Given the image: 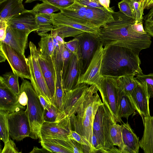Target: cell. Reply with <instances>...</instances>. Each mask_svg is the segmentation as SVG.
<instances>
[{
	"label": "cell",
	"instance_id": "1",
	"mask_svg": "<svg viewBox=\"0 0 153 153\" xmlns=\"http://www.w3.org/2000/svg\"><path fill=\"white\" fill-rule=\"evenodd\" d=\"M113 19L100 27L98 38L103 47L110 45L130 48L139 54L149 48L151 37L148 33L143 34L134 31L131 25L135 20L119 11L111 13Z\"/></svg>",
	"mask_w": 153,
	"mask_h": 153
},
{
	"label": "cell",
	"instance_id": "2",
	"mask_svg": "<svg viewBox=\"0 0 153 153\" xmlns=\"http://www.w3.org/2000/svg\"><path fill=\"white\" fill-rule=\"evenodd\" d=\"M104 48L101 74L102 76L117 78L143 74L139 54L126 47L110 45Z\"/></svg>",
	"mask_w": 153,
	"mask_h": 153
},
{
	"label": "cell",
	"instance_id": "3",
	"mask_svg": "<svg viewBox=\"0 0 153 153\" xmlns=\"http://www.w3.org/2000/svg\"><path fill=\"white\" fill-rule=\"evenodd\" d=\"M98 89L95 85H92L87 89L84 101L78 109L76 113L69 118L71 127L88 141L92 153V139L93 127L97 109L103 103L97 93Z\"/></svg>",
	"mask_w": 153,
	"mask_h": 153
},
{
	"label": "cell",
	"instance_id": "4",
	"mask_svg": "<svg viewBox=\"0 0 153 153\" xmlns=\"http://www.w3.org/2000/svg\"><path fill=\"white\" fill-rule=\"evenodd\" d=\"M59 8L65 15L94 27H100L114 19L111 13L107 10L85 6L75 1L69 7Z\"/></svg>",
	"mask_w": 153,
	"mask_h": 153
},
{
	"label": "cell",
	"instance_id": "5",
	"mask_svg": "<svg viewBox=\"0 0 153 153\" xmlns=\"http://www.w3.org/2000/svg\"><path fill=\"white\" fill-rule=\"evenodd\" d=\"M117 123L107 106L104 103L98 107L94 121L93 133L96 137L102 149L98 152L110 153L114 145L110 136L112 125Z\"/></svg>",
	"mask_w": 153,
	"mask_h": 153
},
{
	"label": "cell",
	"instance_id": "6",
	"mask_svg": "<svg viewBox=\"0 0 153 153\" xmlns=\"http://www.w3.org/2000/svg\"><path fill=\"white\" fill-rule=\"evenodd\" d=\"M20 87L25 92L28 98L25 110L30 126V137L34 139L39 138L42 126L44 122V109L31 83L23 79Z\"/></svg>",
	"mask_w": 153,
	"mask_h": 153
},
{
	"label": "cell",
	"instance_id": "7",
	"mask_svg": "<svg viewBox=\"0 0 153 153\" xmlns=\"http://www.w3.org/2000/svg\"><path fill=\"white\" fill-rule=\"evenodd\" d=\"M53 23L61 36L64 39L75 37L83 32L99 36L100 27L91 26L68 17L60 12L51 14Z\"/></svg>",
	"mask_w": 153,
	"mask_h": 153
},
{
	"label": "cell",
	"instance_id": "8",
	"mask_svg": "<svg viewBox=\"0 0 153 153\" xmlns=\"http://www.w3.org/2000/svg\"><path fill=\"white\" fill-rule=\"evenodd\" d=\"M29 46L30 54L27 59L31 84L38 96H43L47 102L51 105L52 97L38 62L39 51L32 42H30Z\"/></svg>",
	"mask_w": 153,
	"mask_h": 153
},
{
	"label": "cell",
	"instance_id": "9",
	"mask_svg": "<svg viewBox=\"0 0 153 153\" xmlns=\"http://www.w3.org/2000/svg\"><path fill=\"white\" fill-rule=\"evenodd\" d=\"M97 87L100 93L103 103L108 107L117 123L121 94L116 78L103 76Z\"/></svg>",
	"mask_w": 153,
	"mask_h": 153
},
{
	"label": "cell",
	"instance_id": "10",
	"mask_svg": "<svg viewBox=\"0 0 153 153\" xmlns=\"http://www.w3.org/2000/svg\"><path fill=\"white\" fill-rule=\"evenodd\" d=\"M75 37L79 40L81 50L80 77L86 71L100 42L98 36L90 33L84 32Z\"/></svg>",
	"mask_w": 153,
	"mask_h": 153
},
{
	"label": "cell",
	"instance_id": "11",
	"mask_svg": "<svg viewBox=\"0 0 153 153\" xmlns=\"http://www.w3.org/2000/svg\"><path fill=\"white\" fill-rule=\"evenodd\" d=\"M23 110L8 113L7 116L10 137L18 141L30 137V133L28 116Z\"/></svg>",
	"mask_w": 153,
	"mask_h": 153
},
{
	"label": "cell",
	"instance_id": "12",
	"mask_svg": "<svg viewBox=\"0 0 153 153\" xmlns=\"http://www.w3.org/2000/svg\"><path fill=\"white\" fill-rule=\"evenodd\" d=\"M1 51L4 54L12 71L22 79H30L27 59L25 55L16 51L7 44L0 42Z\"/></svg>",
	"mask_w": 153,
	"mask_h": 153
},
{
	"label": "cell",
	"instance_id": "13",
	"mask_svg": "<svg viewBox=\"0 0 153 153\" xmlns=\"http://www.w3.org/2000/svg\"><path fill=\"white\" fill-rule=\"evenodd\" d=\"M72 130L68 117L58 122H44L41 128L39 139L40 140L51 138L67 140L69 139L68 136Z\"/></svg>",
	"mask_w": 153,
	"mask_h": 153
},
{
	"label": "cell",
	"instance_id": "14",
	"mask_svg": "<svg viewBox=\"0 0 153 153\" xmlns=\"http://www.w3.org/2000/svg\"><path fill=\"white\" fill-rule=\"evenodd\" d=\"M103 54V47L100 42L86 71L79 78L78 85L85 83L96 86L98 85L103 77L101 71Z\"/></svg>",
	"mask_w": 153,
	"mask_h": 153
},
{
	"label": "cell",
	"instance_id": "15",
	"mask_svg": "<svg viewBox=\"0 0 153 153\" xmlns=\"http://www.w3.org/2000/svg\"><path fill=\"white\" fill-rule=\"evenodd\" d=\"M89 85L79 84L74 89L65 93L63 99V110L69 117L75 114L85 100Z\"/></svg>",
	"mask_w": 153,
	"mask_h": 153
},
{
	"label": "cell",
	"instance_id": "16",
	"mask_svg": "<svg viewBox=\"0 0 153 153\" xmlns=\"http://www.w3.org/2000/svg\"><path fill=\"white\" fill-rule=\"evenodd\" d=\"M130 97L136 110L141 117L143 122L145 117L150 116V97L146 87L139 82L132 92Z\"/></svg>",
	"mask_w": 153,
	"mask_h": 153
},
{
	"label": "cell",
	"instance_id": "17",
	"mask_svg": "<svg viewBox=\"0 0 153 153\" xmlns=\"http://www.w3.org/2000/svg\"><path fill=\"white\" fill-rule=\"evenodd\" d=\"M36 15L30 10H25L22 13L13 16L7 21L8 26L30 33L38 29Z\"/></svg>",
	"mask_w": 153,
	"mask_h": 153
},
{
	"label": "cell",
	"instance_id": "18",
	"mask_svg": "<svg viewBox=\"0 0 153 153\" xmlns=\"http://www.w3.org/2000/svg\"><path fill=\"white\" fill-rule=\"evenodd\" d=\"M80 58L77 54L72 53L66 74L62 80V86L65 93L75 88L80 77Z\"/></svg>",
	"mask_w": 153,
	"mask_h": 153
},
{
	"label": "cell",
	"instance_id": "19",
	"mask_svg": "<svg viewBox=\"0 0 153 153\" xmlns=\"http://www.w3.org/2000/svg\"><path fill=\"white\" fill-rule=\"evenodd\" d=\"M29 33L8 26L5 38L1 42L10 46L19 53L25 55Z\"/></svg>",
	"mask_w": 153,
	"mask_h": 153
},
{
	"label": "cell",
	"instance_id": "20",
	"mask_svg": "<svg viewBox=\"0 0 153 153\" xmlns=\"http://www.w3.org/2000/svg\"><path fill=\"white\" fill-rule=\"evenodd\" d=\"M25 107L19 102L18 95L0 83V110L12 113L24 110Z\"/></svg>",
	"mask_w": 153,
	"mask_h": 153
},
{
	"label": "cell",
	"instance_id": "21",
	"mask_svg": "<svg viewBox=\"0 0 153 153\" xmlns=\"http://www.w3.org/2000/svg\"><path fill=\"white\" fill-rule=\"evenodd\" d=\"M38 62L43 76L53 100L55 90L56 72L52 58H46L39 52Z\"/></svg>",
	"mask_w": 153,
	"mask_h": 153
},
{
	"label": "cell",
	"instance_id": "22",
	"mask_svg": "<svg viewBox=\"0 0 153 153\" xmlns=\"http://www.w3.org/2000/svg\"><path fill=\"white\" fill-rule=\"evenodd\" d=\"M125 153H138L140 146L139 137L137 136L128 121L121 125Z\"/></svg>",
	"mask_w": 153,
	"mask_h": 153
},
{
	"label": "cell",
	"instance_id": "23",
	"mask_svg": "<svg viewBox=\"0 0 153 153\" xmlns=\"http://www.w3.org/2000/svg\"><path fill=\"white\" fill-rule=\"evenodd\" d=\"M143 122L144 130L140 146L145 153H153V116L145 117Z\"/></svg>",
	"mask_w": 153,
	"mask_h": 153
},
{
	"label": "cell",
	"instance_id": "24",
	"mask_svg": "<svg viewBox=\"0 0 153 153\" xmlns=\"http://www.w3.org/2000/svg\"><path fill=\"white\" fill-rule=\"evenodd\" d=\"M6 2V3L0 12V19L5 20L8 21L25 10L22 3L17 0H8Z\"/></svg>",
	"mask_w": 153,
	"mask_h": 153
},
{
	"label": "cell",
	"instance_id": "25",
	"mask_svg": "<svg viewBox=\"0 0 153 153\" xmlns=\"http://www.w3.org/2000/svg\"><path fill=\"white\" fill-rule=\"evenodd\" d=\"M121 92V99L117 114L118 122L121 123L122 118L128 120L129 117L135 112L130 96L123 91Z\"/></svg>",
	"mask_w": 153,
	"mask_h": 153
},
{
	"label": "cell",
	"instance_id": "26",
	"mask_svg": "<svg viewBox=\"0 0 153 153\" xmlns=\"http://www.w3.org/2000/svg\"><path fill=\"white\" fill-rule=\"evenodd\" d=\"M35 18L38 27L36 31L39 36L44 35L54 28L51 14H38L36 15Z\"/></svg>",
	"mask_w": 153,
	"mask_h": 153
},
{
	"label": "cell",
	"instance_id": "27",
	"mask_svg": "<svg viewBox=\"0 0 153 153\" xmlns=\"http://www.w3.org/2000/svg\"><path fill=\"white\" fill-rule=\"evenodd\" d=\"M134 76L133 75H127L116 78L120 91L131 96L134 89L139 83Z\"/></svg>",
	"mask_w": 153,
	"mask_h": 153
},
{
	"label": "cell",
	"instance_id": "28",
	"mask_svg": "<svg viewBox=\"0 0 153 153\" xmlns=\"http://www.w3.org/2000/svg\"><path fill=\"white\" fill-rule=\"evenodd\" d=\"M38 45L39 51L42 55L46 58L52 57L55 49L51 33H47L41 36Z\"/></svg>",
	"mask_w": 153,
	"mask_h": 153
},
{
	"label": "cell",
	"instance_id": "29",
	"mask_svg": "<svg viewBox=\"0 0 153 153\" xmlns=\"http://www.w3.org/2000/svg\"><path fill=\"white\" fill-rule=\"evenodd\" d=\"M19 76L13 71L6 72L0 77V83L4 85L9 90L18 95L20 87L18 81Z\"/></svg>",
	"mask_w": 153,
	"mask_h": 153
},
{
	"label": "cell",
	"instance_id": "30",
	"mask_svg": "<svg viewBox=\"0 0 153 153\" xmlns=\"http://www.w3.org/2000/svg\"><path fill=\"white\" fill-rule=\"evenodd\" d=\"M45 122H54L61 121L67 117L64 111H62L53 104L48 109L44 110Z\"/></svg>",
	"mask_w": 153,
	"mask_h": 153
},
{
	"label": "cell",
	"instance_id": "31",
	"mask_svg": "<svg viewBox=\"0 0 153 153\" xmlns=\"http://www.w3.org/2000/svg\"><path fill=\"white\" fill-rule=\"evenodd\" d=\"M110 136L114 146H117L120 153H125V146L123 140L121 126L117 123L113 124L111 128Z\"/></svg>",
	"mask_w": 153,
	"mask_h": 153
},
{
	"label": "cell",
	"instance_id": "32",
	"mask_svg": "<svg viewBox=\"0 0 153 153\" xmlns=\"http://www.w3.org/2000/svg\"><path fill=\"white\" fill-rule=\"evenodd\" d=\"M72 53L66 49L64 45H62L59 50V57L62 80L66 74Z\"/></svg>",
	"mask_w": 153,
	"mask_h": 153
},
{
	"label": "cell",
	"instance_id": "33",
	"mask_svg": "<svg viewBox=\"0 0 153 153\" xmlns=\"http://www.w3.org/2000/svg\"><path fill=\"white\" fill-rule=\"evenodd\" d=\"M42 147L52 153H72L69 150L55 142L53 139L46 138L40 140Z\"/></svg>",
	"mask_w": 153,
	"mask_h": 153
},
{
	"label": "cell",
	"instance_id": "34",
	"mask_svg": "<svg viewBox=\"0 0 153 153\" xmlns=\"http://www.w3.org/2000/svg\"><path fill=\"white\" fill-rule=\"evenodd\" d=\"M9 113L0 110V137L4 143L9 140V134L7 116Z\"/></svg>",
	"mask_w": 153,
	"mask_h": 153
},
{
	"label": "cell",
	"instance_id": "35",
	"mask_svg": "<svg viewBox=\"0 0 153 153\" xmlns=\"http://www.w3.org/2000/svg\"><path fill=\"white\" fill-rule=\"evenodd\" d=\"M53 139L56 143L70 150L72 153H84V145L80 144L74 140L69 139L67 140H64Z\"/></svg>",
	"mask_w": 153,
	"mask_h": 153
},
{
	"label": "cell",
	"instance_id": "36",
	"mask_svg": "<svg viewBox=\"0 0 153 153\" xmlns=\"http://www.w3.org/2000/svg\"><path fill=\"white\" fill-rule=\"evenodd\" d=\"M42 2L37 4L32 10H30L31 12L35 15L38 14L51 15L59 10V7L48 2Z\"/></svg>",
	"mask_w": 153,
	"mask_h": 153
},
{
	"label": "cell",
	"instance_id": "37",
	"mask_svg": "<svg viewBox=\"0 0 153 153\" xmlns=\"http://www.w3.org/2000/svg\"><path fill=\"white\" fill-rule=\"evenodd\" d=\"M135 78L139 83L146 87L150 98L153 97V73L138 74Z\"/></svg>",
	"mask_w": 153,
	"mask_h": 153
},
{
	"label": "cell",
	"instance_id": "38",
	"mask_svg": "<svg viewBox=\"0 0 153 153\" xmlns=\"http://www.w3.org/2000/svg\"><path fill=\"white\" fill-rule=\"evenodd\" d=\"M120 11L128 17L135 20L136 16L134 6L130 0H122L118 3Z\"/></svg>",
	"mask_w": 153,
	"mask_h": 153
},
{
	"label": "cell",
	"instance_id": "39",
	"mask_svg": "<svg viewBox=\"0 0 153 153\" xmlns=\"http://www.w3.org/2000/svg\"><path fill=\"white\" fill-rule=\"evenodd\" d=\"M131 1L134 6L135 14L134 22L143 23L144 0H133Z\"/></svg>",
	"mask_w": 153,
	"mask_h": 153
},
{
	"label": "cell",
	"instance_id": "40",
	"mask_svg": "<svg viewBox=\"0 0 153 153\" xmlns=\"http://www.w3.org/2000/svg\"><path fill=\"white\" fill-rule=\"evenodd\" d=\"M64 45L66 49L72 53L77 54L80 59L81 50L79 40L76 37L68 42H65Z\"/></svg>",
	"mask_w": 153,
	"mask_h": 153
},
{
	"label": "cell",
	"instance_id": "41",
	"mask_svg": "<svg viewBox=\"0 0 153 153\" xmlns=\"http://www.w3.org/2000/svg\"><path fill=\"white\" fill-rule=\"evenodd\" d=\"M69 139L74 140L80 144L89 146L91 149V147L88 140L83 136L80 135L74 130H71L69 135Z\"/></svg>",
	"mask_w": 153,
	"mask_h": 153
},
{
	"label": "cell",
	"instance_id": "42",
	"mask_svg": "<svg viewBox=\"0 0 153 153\" xmlns=\"http://www.w3.org/2000/svg\"><path fill=\"white\" fill-rule=\"evenodd\" d=\"M47 2L59 8H66L73 4L75 0H39Z\"/></svg>",
	"mask_w": 153,
	"mask_h": 153
},
{
	"label": "cell",
	"instance_id": "43",
	"mask_svg": "<svg viewBox=\"0 0 153 153\" xmlns=\"http://www.w3.org/2000/svg\"><path fill=\"white\" fill-rule=\"evenodd\" d=\"M18 148L16 147L14 142L11 139L4 143L3 149L1 153H19Z\"/></svg>",
	"mask_w": 153,
	"mask_h": 153
},
{
	"label": "cell",
	"instance_id": "44",
	"mask_svg": "<svg viewBox=\"0 0 153 153\" xmlns=\"http://www.w3.org/2000/svg\"><path fill=\"white\" fill-rule=\"evenodd\" d=\"M75 1L85 6L107 10L100 4L98 0H75Z\"/></svg>",
	"mask_w": 153,
	"mask_h": 153
},
{
	"label": "cell",
	"instance_id": "45",
	"mask_svg": "<svg viewBox=\"0 0 153 153\" xmlns=\"http://www.w3.org/2000/svg\"><path fill=\"white\" fill-rule=\"evenodd\" d=\"M51 34L52 36L53 45L56 46L59 44L64 45V39L60 34L57 30L54 28L51 31Z\"/></svg>",
	"mask_w": 153,
	"mask_h": 153
},
{
	"label": "cell",
	"instance_id": "46",
	"mask_svg": "<svg viewBox=\"0 0 153 153\" xmlns=\"http://www.w3.org/2000/svg\"><path fill=\"white\" fill-rule=\"evenodd\" d=\"M8 26L7 21L0 19V42L4 39Z\"/></svg>",
	"mask_w": 153,
	"mask_h": 153
},
{
	"label": "cell",
	"instance_id": "47",
	"mask_svg": "<svg viewBox=\"0 0 153 153\" xmlns=\"http://www.w3.org/2000/svg\"><path fill=\"white\" fill-rule=\"evenodd\" d=\"M18 95V100L20 104L23 106L27 105L28 98L27 95L22 88L20 87V92Z\"/></svg>",
	"mask_w": 153,
	"mask_h": 153
},
{
	"label": "cell",
	"instance_id": "48",
	"mask_svg": "<svg viewBox=\"0 0 153 153\" xmlns=\"http://www.w3.org/2000/svg\"><path fill=\"white\" fill-rule=\"evenodd\" d=\"M131 27L134 31L138 33L143 34H146L147 33L143 28V23L134 22L132 25Z\"/></svg>",
	"mask_w": 153,
	"mask_h": 153
},
{
	"label": "cell",
	"instance_id": "49",
	"mask_svg": "<svg viewBox=\"0 0 153 153\" xmlns=\"http://www.w3.org/2000/svg\"><path fill=\"white\" fill-rule=\"evenodd\" d=\"M144 29L150 36H153V23L145 21Z\"/></svg>",
	"mask_w": 153,
	"mask_h": 153
},
{
	"label": "cell",
	"instance_id": "50",
	"mask_svg": "<svg viewBox=\"0 0 153 153\" xmlns=\"http://www.w3.org/2000/svg\"><path fill=\"white\" fill-rule=\"evenodd\" d=\"M100 4L111 13L114 12L109 7L110 0H98Z\"/></svg>",
	"mask_w": 153,
	"mask_h": 153
},
{
	"label": "cell",
	"instance_id": "51",
	"mask_svg": "<svg viewBox=\"0 0 153 153\" xmlns=\"http://www.w3.org/2000/svg\"><path fill=\"white\" fill-rule=\"evenodd\" d=\"M30 152L31 153H52L44 147H42V148H39L36 146H34L33 149Z\"/></svg>",
	"mask_w": 153,
	"mask_h": 153
},
{
	"label": "cell",
	"instance_id": "52",
	"mask_svg": "<svg viewBox=\"0 0 153 153\" xmlns=\"http://www.w3.org/2000/svg\"><path fill=\"white\" fill-rule=\"evenodd\" d=\"M39 100L44 110L48 109L51 107V105L49 104L46 100L42 96H38Z\"/></svg>",
	"mask_w": 153,
	"mask_h": 153
},
{
	"label": "cell",
	"instance_id": "53",
	"mask_svg": "<svg viewBox=\"0 0 153 153\" xmlns=\"http://www.w3.org/2000/svg\"><path fill=\"white\" fill-rule=\"evenodd\" d=\"M145 21L153 23V7L145 17Z\"/></svg>",
	"mask_w": 153,
	"mask_h": 153
},
{
	"label": "cell",
	"instance_id": "54",
	"mask_svg": "<svg viewBox=\"0 0 153 153\" xmlns=\"http://www.w3.org/2000/svg\"><path fill=\"white\" fill-rule=\"evenodd\" d=\"M153 7V0H144V9H149Z\"/></svg>",
	"mask_w": 153,
	"mask_h": 153
},
{
	"label": "cell",
	"instance_id": "55",
	"mask_svg": "<svg viewBox=\"0 0 153 153\" xmlns=\"http://www.w3.org/2000/svg\"><path fill=\"white\" fill-rule=\"evenodd\" d=\"M0 62H3L5 61L6 59L2 52L0 50Z\"/></svg>",
	"mask_w": 153,
	"mask_h": 153
},
{
	"label": "cell",
	"instance_id": "56",
	"mask_svg": "<svg viewBox=\"0 0 153 153\" xmlns=\"http://www.w3.org/2000/svg\"><path fill=\"white\" fill-rule=\"evenodd\" d=\"M8 0H0V5H1V4L5 2ZM19 1L20 2L22 3L23 1L24 0H17Z\"/></svg>",
	"mask_w": 153,
	"mask_h": 153
},
{
	"label": "cell",
	"instance_id": "57",
	"mask_svg": "<svg viewBox=\"0 0 153 153\" xmlns=\"http://www.w3.org/2000/svg\"><path fill=\"white\" fill-rule=\"evenodd\" d=\"M39 0H26L25 1V3H30L36 1H39Z\"/></svg>",
	"mask_w": 153,
	"mask_h": 153
},
{
	"label": "cell",
	"instance_id": "58",
	"mask_svg": "<svg viewBox=\"0 0 153 153\" xmlns=\"http://www.w3.org/2000/svg\"><path fill=\"white\" fill-rule=\"evenodd\" d=\"M130 0L132 1V0Z\"/></svg>",
	"mask_w": 153,
	"mask_h": 153
}]
</instances>
